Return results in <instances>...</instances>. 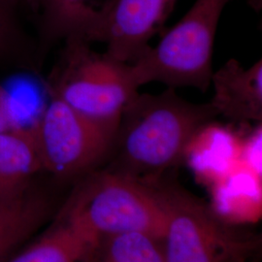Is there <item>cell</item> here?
Instances as JSON below:
<instances>
[{
    "label": "cell",
    "mask_w": 262,
    "mask_h": 262,
    "mask_svg": "<svg viewBox=\"0 0 262 262\" xmlns=\"http://www.w3.org/2000/svg\"><path fill=\"white\" fill-rule=\"evenodd\" d=\"M86 262H166L161 241L141 233L98 239Z\"/></svg>",
    "instance_id": "4fadbf2b"
},
{
    "label": "cell",
    "mask_w": 262,
    "mask_h": 262,
    "mask_svg": "<svg viewBox=\"0 0 262 262\" xmlns=\"http://www.w3.org/2000/svg\"><path fill=\"white\" fill-rule=\"evenodd\" d=\"M51 212L47 198L31 190L17 201L0 204V262L44 224Z\"/></svg>",
    "instance_id": "7c38bea8"
},
{
    "label": "cell",
    "mask_w": 262,
    "mask_h": 262,
    "mask_svg": "<svg viewBox=\"0 0 262 262\" xmlns=\"http://www.w3.org/2000/svg\"><path fill=\"white\" fill-rule=\"evenodd\" d=\"M216 116L211 104L189 102L173 88L137 93L121 114L106 169L138 178L165 175Z\"/></svg>",
    "instance_id": "6da1fadb"
},
{
    "label": "cell",
    "mask_w": 262,
    "mask_h": 262,
    "mask_svg": "<svg viewBox=\"0 0 262 262\" xmlns=\"http://www.w3.org/2000/svg\"><path fill=\"white\" fill-rule=\"evenodd\" d=\"M176 0H112L83 38L101 42L106 54L130 64L150 46Z\"/></svg>",
    "instance_id": "52a82bcc"
},
{
    "label": "cell",
    "mask_w": 262,
    "mask_h": 262,
    "mask_svg": "<svg viewBox=\"0 0 262 262\" xmlns=\"http://www.w3.org/2000/svg\"><path fill=\"white\" fill-rule=\"evenodd\" d=\"M66 43L51 94L116 133L123 108L138 93L130 66L95 53L81 38L66 39Z\"/></svg>",
    "instance_id": "277c9868"
},
{
    "label": "cell",
    "mask_w": 262,
    "mask_h": 262,
    "mask_svg": "<svg viewBox=\"0 0 262 262\" xmlns=\"http://www.w3.org/2000/svg\"><path fill=\"white\" fill-rule=\"evenodd\" d=\"M14 16L0 6V54L7 51L16 35Z\"/></svg>",
    "instance_id": "5bb4252c"
},
{
    "label": "cell",
    "mask_w": 262,
    "mask_h": 262,
    "mask_svg": "<svg viewBox=\"0 0 262 262\" xmlns=\"http://www.w3.org/2000/svg\"><path fill=\"white\" fill-rule=\"evenodd\" d=\"M164 175L138 178L103 169L92 171L77 187L64 210L95 239L141 233L162 240Z\"/></svg>",
    "instance_id": "7a4b0ae2"
},
{
    "label": "cell",
    "mask_w": 262,
    "mask_h": 262,
    "mask_svg": "<svg viewBox=\"0 0 262 262\" xmlns=\"http://www.w3.org/2000/svg\"><path fill=\"white\" fill-rule=\"evenodd\" d=\"M112 0H35L42 29L51 39H83Z\"/></svg>",
    "instance_id": "8fae6325"
},
{
    "label": "cell",
    "mask_w": 262,
    "mask_h": 262,
    "mask_svg": "<svg viewBox=\"0 0 262 262\" xmlns=\"http://www.w3.org/2000/svg\"><path fill=\"white\" fill-rule=\"evenodd\" d=\"M214 96L210 104L234 122H261L262 60L248 68L234 58L213 72Z\"/></svg>",
    "instance_id": "ba28073f"
},
{
    "label": "cell",
    "mask_w": 262,
    "mask_h": 262,
    "mask_svg": "<svg viewBox=\"0 0 262 262\" xmlns=\"http://www.w3.org/2000/svg\"><path fill=\"white\" fill-rule=\"evenodd\" d=\"M31 128L42 170L59 179L94 171L108 159L116 134L53 94Z\"/></svg>",
    "instance_id": "5b68a950"
},
{
    "label": "cell",
    "mask_w": 262,
    "mask_h": 262,
    "mask_svg": "<svg viewBox=\"0 0 262 262\" xmlns=\"http://www.w3.org/2000/svg\"><path fill=\"white\" fill-rule=\"evenodd\" d=\"M97 241L62 209L46 232L6 262H86Z\"/></svg>",
    "instance_id": "30bf717a"
},
{
    "label": "cell",
    "mask_w": 262,
    "mask_h": 262,
    "mask_svg": "<svg viewBox=\"0 0 262 262\" xmlns=\"http://www.w3.org/2000/svg\"><path fill=\"white\" fill-rule=\"evenodd\" d=\"M35 0H0V6L6 10L11 15L15 16L16 10L24 5L25 3L34 4Z\"/></svg>",
    "instance_id": "2e32d148"
},
{
    "label": "cell",
    "mask_w": 262,
    "mask_h": 262,
    "mask_svg": "<svg viewBox=\"0 0 262 262\" xmlns=\"http://www.w3.org/2000/svg\"><path fill=\"white\" fill-rule=\"evenodd\" d=\"M166 262H236L247 243L228 231L204 203L179 184L163 179Z\"/></svg>",
    "instance_id": "8992f818"
},
{
    "label": "cell",
    "mask_w": 262,
    "mask_h": 262,
    "mask_svg": "<svg viewBox=\"0 0 262 262\" xmlns=\"http://www.w3.org/2000/svg\"><path fill=\"white\" fill-rule=\"evenodd\" d=\"M40 171L42 165L31 125L1 131L0 204L26 196L32 190V181Z\"/></svg>",
    "instance_id": "9c48e42d"
},
{
    "label": "cell",
    "mask_w": 262,
    "mask_h": 262,
    "mask_svg": "<svg viewBox=\"0 0 262 262\" xmlns=\"http://www.w3.org/2000/svg\"><path fill=\"white\" fill-rule=\"evenodd\" d=\"M21 126L15 122L8 94L0 85V132Z\"/></svg>",
    "instance_id": "9a60e30c"
},
{
    "label": "cell",
    "mask_w": 262,
    "mask_h": 262,
    "mask_svg": "<svg viewBox=\"0 0 262 262\" xmlns=\"http://www.w3.org/2000/svg\"><path fill=\"white\" fill-rule=\"evenodd\" d=\"M231 0H196L177 25L130 63L134 84L158 82L168 88L206 92L213 74V50L222 14Z\"/></svg>",
    "instance_id": "3957f363"
}]
</instances>
